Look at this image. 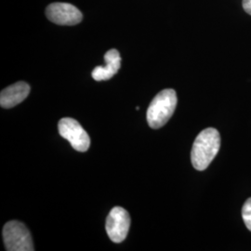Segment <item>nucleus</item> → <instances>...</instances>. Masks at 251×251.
<instances>
[{
	"label": "nucleus",
	"instance_id": "4",
	"mask_svg": "<svg viewBox=\"0 0 251 251\" xmlns=\"http://www.w3.org/2000/svg\"><path fill=\"white\" fill-rule=\"evenodd\" d=\"M58 127L60 135L71 144L75 150L78 152H86L89 150L90 137L78 121L65 117L59 121Z\"/></svg>",
	"mask_w": 251,
	"mask_h": 251
},
{
	"label": "nucleus",
	"instance_id": "2",
	"mask_svg": "<svg viewBox=\"0 0 251 251\" xmlns=\"http://www.w3.org/2000/svg\"><path fill=\"white\" fill-rule=\"evenodd\" d=\"M176 91L171 89L160 91L147 110V122L152 128H160L171 119L177 106Z\"/></svg>",
	"mask_w": 251,
	"mask_h": 251
},
{
	"label": "nucleus",
	"instance_id": "3",
	"mask_svg": "<svg viewBox=\"0 0 251 251\" xmlns=\"http://www.w3.org/2000/svg\"><path fill=\"white\" fill-rule=\"evenodd\" d=\"M3 238L8 251H35L31 233L26 226L18 221H11L5 225Z\"/></svg>",
	"mask_w": 251,
	"mask_h": 251
},
{
	"label": "nucleus",
	"instance_id": "1",
	"mask_svg": "<svg viewBox=\"0 0 251 251\" xmlns=\"http://www.w3.org/2000/svg\"><path fill=\"white\" fill-rule=\"evenodd\" d=\"M221 147L219 131L208 127L198 135L191 152V160L194 168L199 171H205L213 161Z\"/></svg>",
	"mask_w": 251,
	"mask_h": 251
},
{
	"label": "nucleus",
	"instance_id": "9",
	"mask_svg": "<svg viewBox=\"0 0 251 251\" xmlns=\"http://www.w3.org/2000/svg\"><path fill=\"white\" fill-rule=\"evenodd\" d=\"M242 217L247 228L251 232V198L248 199L243 206Z\"/></svg>",
	"mask_w": 251,
	"mask_h": 251
},
{
	"label": "nucleus",
	"instance_id": "6",
	"mask_svg": "<svg viewBox=\"0 0 251 251\" xmlns=\"http://www.w3.org/2000/svg\"><path fill=\"white\" fill-rule=\"evenodd\" d=\"M47 18L60 25H75L82 21L80 10L72 4L57 2L48 6L46 9Z\"/></svg>",
	"mask_w": 251,
	"mask_h": 251
},
{
	"label": "nucleus",
	"instance_id": "10",
	"mask_svg": "<svg viewBox=\"0 0 251 251\" xmlns=\"http://www.w3.org/2000/svg\"><path fill=\"white\" fill-rule=\"evenodd\" d=\"M242 5L245 11L251 15V0H243Z\"/></svg>",
	"mask_w": 251,
	"mask_h": 251
},
{
	"label": "nucleus",
	"instance_id": "5",
	"mask_svg": "<svg viewBox=\"0 0 251 251\" xmlns=\"http://www.w3.org/2000/svg\"><path fill=\"white\" fill-rule=\"evenodd\" d=\"M130 227L128 212L121 206L114 207L106 219V232L109 238L115 243L123 242Z\"/></svg>",
	"mask_w": 251,
	"mask_h": 251
},
{
	"label": "nucleus",
	"instance_id": "7",
	"mask_svg": "<svg viewBox=\"0 0 251 251\" xmlns=\"http://www.w3.org/2000/svg\"><path fill=\"white\" fill-rule=\"evenodd\" d=\"M30 93V86L25 82H17L4 89L0 94V105L3 108L16 106L26 99Z\"/></svg>",
	"mask_w": 251,
	"mask_h": 251
},
{
	"label": "nucleus",
	"instance_id": "8",
	"mask_svg": "<svg viewBox=\"0 0 251 251\" xmlns=\"http://www.w3.org/2000/svg\"><path fill=\"white\" fill-rule=\"evenodd\" d=\"M105 66H97L92 71V77L96 81L109 80L119 70L121 66V57L118 50L113 49L104 55Z\"/></svg>",
	"mask_w": 251,
	"mask_h": 251
}]
</instances>
